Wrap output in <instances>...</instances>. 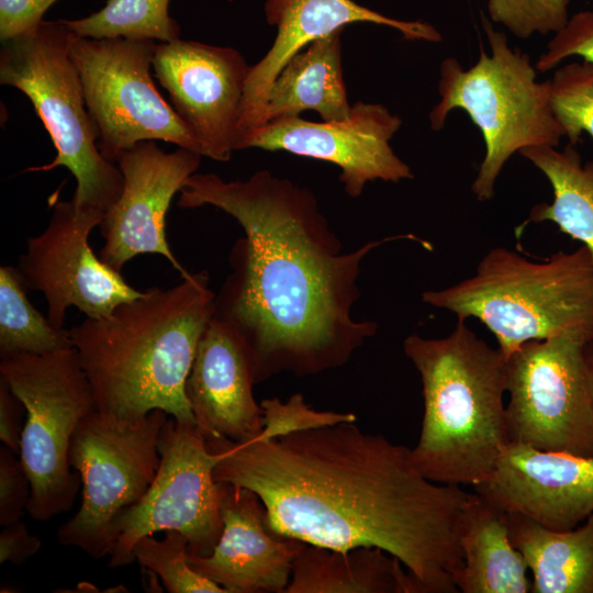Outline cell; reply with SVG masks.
Here are the masks:
<instances>
[{
    "mask_svg": "<svg viewBox=\"0 0 593 593\" xmlns=\"http://www.w3.org/2000/svg\"><path fill=\"white\" fill-rule=\"evenodd\" d=\"M206 444L219 456L215 481L255 492L277 536L340 551L380 548L423 593L458 592V523L468 492L424 477L411 448L355 422Z\"/></svg>",
    "mask_w": 593,
    "mask_h": 593,
    "instance_id": "1",
    "label": "cell"
},
{
    "mask_svg": "<svg viewBox=\"0 0 593 593\" xmlns=\"http://www.w3.org/2000/svg\"><path fill=\"white\" fill-rule=\"evenodd\" d=\"M182 209L212 205L244 231L230 255L231 273L215 295L214 315L247 347L255 383L342 367L377 332L357 321L362 260L372 249L413 234L389 236L344 253L313 192L268 170L225 181L193 174L177 201Z\"/></svg>",
    "mask_w": 593,
    "mask_h": 593,
    "instance_id": "2",
    "label": "cell"
},
{
    "mask_svg": "<svg viewBox=\"0 0 593 593\" xmlns=\"http://www.w3.org/2000/svg\"><path fill=\"white\" fill-rule=\"evenodd\" d=\"M214 313L215 294L203 270L72 326L71 345L97 411L135 418L159 409L177 422L197 424L186 381Z\"/></svg>",
    "mask_w": 593,
    "mask_h": 593,
    "instance_id": "3",
    "label": "cell"
},
{
    "mask_svg": "<svg viewBox=\"0 0 593 593\" xmlns=\"http://www.w3.org/2000/svg\"><path fill=\"white\" fill-rule=\"evenodd\" d=\"M422 381L424 415L412 460L427 479L477 485L510 443L506 358L458 320L443 338L417 334L403 342Z\"/></svg>",
    "mask_w": 593,
    "mask_h": 593,
    "instance_id": "4",
    "label": "cell"
},
{
    "mask_svg": "<svg viewBox=\"0 0 593 593\" xmlns=\"http://www.w3.org/2000/svg\"><path fill=\"white\" fill-rule=\"evenodd\" d=\"M422 300L458 320H479L505 358L529 340L593 339V258L583 245L540 261L495 247L472 277L425 291Z\"/></svg>",
    "mask_w": 593,
    "mask_h": 593,
    "instance_id": "5",
    "label": "cell"
},
{
    "mask_svg": "<svg viewBox=\"0 0 593 593\" xmlns=\"http://www.w3.org/2000/svg\"><path fill=\"white\" fill-rule=\"evenodd\" d=\"M482 19L491 53L480 47L478 61L468 69L454 57L441 61L440 100L429 113V124L439 131L447 115L461 109L479 127L485 155L471 189L479 201H488L515 153L533 146L557 147L566 134L551 109L549 80L538 81L529 56L512 49L505 33Z\"/></svg>",
    "mask_w": 593,
    "mask_h": 593,
    "instance_id": "6",
    "label": "cell"
},
{
    "mask_svg": "<svg viewBox=\"0 0 593 593\" xmlns=\"http://www.w3.org/2000/svg\"><path fill=\"white\" fill-rule=\"evenodd\" d=\"M74 33L58 21L1 42L0 83L23 92L48 132L55 158L25 171L66 167L75 177L71 199L78 211L103 214L116 202L123 175L98 148L78 71L69 55Z\"/></svg>",
    "mask_w": 593,
    "mask_h": 593,
    "instance_id": "7",
    "label": "cell"
},
{
    "mask_svg": "<svg viewBox=\"0 0 593 593\" xmlns=\"http://www.w3.org/2000/svg\"><path fill=\"white\" fill-rule=\"evenodd\" d=\"M0 378L26 409L19 452L31 482L26 512L46 522L74 505L81 479L70 470V440L94 396L72 347L3 357Z\"/></svg>",
    "mask_w": 593,
    "mask_h": 593,
    "instance_id": "8",
    "label": "cell"
},
{
    "mask_svg": "<svg viewBox=\"0 0 593 593\" xmlns=\"http://www.w3.org/2000/svg\"><path fill=\"white\" fill-rule=\"evenodd\" d=\"M167 416L156 409L122 418L96 409L80 421L70 440L69 462L81 479V504L57 530L59 544L93 559L111 553L116 519L144 496L156 477Z\"/></svg>",
    "mask_w": 593,
    "mask_h": 593,
    "instance_id": "9",
    "label": "cell"
},
{
    "mask_svg": "<svg viewBox=\"0 0 593 593\" xmlns=\"http://www.w3.org/2000/svg\"><path fill=\"white\" fill-rule=\"evenodd\" d=\"M510 441L593 457V339L524 343L506 358Z\"/></svg>",
    "mask_w": 593,
    "mask_h": 593,
    "instance_id": "10",
    "label": "cell"
},
{
    "mask_svg": "<svg viewBox=\"0 0 593 593\" xmlns=\"http://www.w3.org/2000/svg\"><path fill=\"white\" fill-rule=\"evenodd\" d=\"M156 45L148 40L71 37L69 55L98 133V148L112 163L145 141H163L202 156L200 144L153 81Z\"/></svg>",
    "mask_w": 593,
    "mask_h": 593,
    "instance_id": "11",
    "label": "cell"
},
{
    "mask_svg": "<svg viewBox=\"0 0 593 593\" xmlns=\"http://www.w3.org/2000/svg\"><path fill=\"white\" fill-rule=\"evenodd\" d=\"M160 463L144 496L116 519L110 568L134 562L136 542L156 532L177 530L188 539L189 553L210 555L223 521L214 468L219 456L192 423L167 418L158 440Z\"/></svg>",
    "mask_w": 593,
    "mask_h": 593,
    "instance_id": "12",
    "label": "cell"
},
{
    "mask_svg": "<svg viewBox=\"0 0 593 593\" xmlns=\"http://www.w3.org/2000/svg\"><path fill=\"white\" fill-rule=\"evenodd\" d=\"M102 219L100 213L78 211L71 200L59 201L46 228L29 237L26 251L20 256L16 269L23 283L44 294L46 316L58 328H64L70 306L86 317L101 318L144 294L90 248V232Z\"/></svg>",
    "mask_w": 593,
    "mask_h": 593,
    "instance_id": "13",
    "label": "cell"
},
{
    "mask_svg": "<svg viewBox=\"0 0 593 593\" xmlns=\"http://www.w3.org/2000/svg\"><path fill=\"white\" fill-rule=\"evenodd\" d=\"M155 77L202 156L228 161L237 150L238 123L250 66L235 48L182 38L157 43Z\"/></svg>",
    "mask_w": 593,
    "mask_h": 593,
    "instance_id": "14",
    "label": "cell"
},
{
    "mask_svg": "<svg viewBox=\"0 0 593 593\" xmlns=\"http://www.w3.org/2000/svg\"><path fill=\"white\" fill-rule=\"evenodd\" d=\"M400 116L379 103L358 101L340 121L312 122L300 115L271 119L247 138L245 148L284 150L340 168L339 180L351 198H358L374 180L412 179L410 166L392 149Z\"/></svg>",
    "mask_w": 593,
    "mask_h": 593,
    "instance_id": "15",
    "label": "cell"
},
{
    "mask_svg": "<svg viewBox=\"0 0 593 593\" xmlns=\"http://www.w3.org/2000/svg\"><path fill=\"white\" fill-rule=\"evenodd\" d=\"M201 157L182 147L167 153L155 141L119 154L115 164L124 178L123 190L98 226L104 239L99 257L105 265L121 272L135 256L158 254L181 277L188 275L166 239V214L175 194L199 169Z\"/></svg>",
    "mask_w": 593,
    "mask_h": 593,
    "instance_id": "16",
    "label": "cell"
},
{
    "mask_svg": "<svg viewBox=\"0 0 593 593\" xmlns=\"http://www.w3.org/2000/svg\"><path fill=\"white\" fill-rule=\"evenodd\" d=\"M473 490L545 528L572 529L593 514V457L510 441L492 472Z\"/></svg>",
    "mask_w": 593,
    "mask_h": 593,
    "instance_id": "17",
    "label": "cell"
},
{
    "mask_svg": "<svg viewBox=\"0 0 593 593\" xmlns=\"http://www.w3.org/2000/svg\"><path fill=\"white\" fill-rule=\"evenodd\" d=\"M268 24L277 35L265 56L250 66L238 123L237 149L266 123L269 90L283 66L312 42L347 24L373 23L398 30L405 40L440 42V33L429 23L385 16L353 0H266Z\"/></svg>",
    "mask_w": 593,
    "mask_h": 593,
    "instance_id": "18",
    "label": "cell"
},
{
    "mask_svg": "<svg viewBox=\"0 0 593 593\" xmlns=\"http://www.w3.org/2000/svg\"><path fill=\"white\" fill-rule=\"evenodd\" d=\"M223 530L208 556L188 555L189 564L227 593H282L292 564L306 544L273 534L259 496L217 482Z\"/></svg>",
    "mask_w": 593,
    "mask_h": 593,
    "instance_id": "19",
    "label": "cell"
},
{
    "mask_svg": "<svg viewBox=\"0 0 593 593\" xmlns=\"http://www.w3.org/2000/svg\"><path fill=\"white\" fill-rule=\"evenodd\" d=\"M254 373L236 331L213 315L197 347L186 395L205 437L247 441L264 428V409L254 396Z\"/></svg>",
    "mask_w": 593,
    "mask_h": 593,
    "instance_id": "20",
    "label": "cell"
},
{
    "mask_svg": "<svg viewBox=\"0 0 593 593\" xmlns=\"http://www.w3.org/2000/svg\"><path fill=\"white\" fill-rule=\"evenodd\" d=\"M462 567L454 577L462 593H529L533 581L510 538L508 513L481 494L468 493L458 523Z\"/></svg>",
    "mask_w": 593,
    "mask_h": 593,
    "instance_id": "21",
    "label": "cell"
},
{
    "mask_svg": "<svg viewBox=\"0 0 593 593\" xmlns=\"http://www.w3.org/2000/svg\"><path fill=\"white\" fill-rule=\"evenodd\" d=\"M284 593H423L394 556L380 548L346 551L305 545Z\"/></svg>",
    "mask_w": 593,
    "mask_h": 593,
    "instance_id": "22",
    "label": "cell"
},
{
    "mask_svg": "<svg viewBox=\"0 0 593 593\" xmlns=\"http://www.w3.org/2000/svg\"><path fill=\"white\" fill-rule=\"evenodd\" d=\"M342 33L339 30L312 42L283 66L268 93L266 122L309 110L326 122L350 115L353 105L342 67Z\"/></svg>",
    "mask_w": 593,
    "mask_h": 593,
    "instance_id": "23",
    "label": "cell"
},
{
    "mask_svg": "<svg viewBox=\"0 0 593 593\" xmlns=\"http://www.w3.org/2000/svg\"><path fill=\"white\" fill-rule=\"evenodd\" d=\"M508 529L533 574L532 593H593V514L572 529L552 530L508 513Z\"/></svg>",
    "mask_w": 593,
    "mask_h": 593,
    "instance_id": "24",
    "label": "cell"
},
{
    "mask_svg": "<svg viewBox=\"0 0 593 593\" xmlns=\"http://www.w3.org/2000/svg\"><path fill=\"white\" fill-rule=\"evenodd\" d=\"M519 154L546 176L553 199L551 203L533 206L528 217L516 227V236L529 223L549 221L582 243L593 258V159L583 163L575 145L570 143L562 150L533 146Z\"/></svg>",
    "mask_w": 593,
    "mask_h": 593,
    "instance_id": "25",
    "label": "cell"
},
{
    "mask_svg": "<svg viewBox=\"0 0 593 593\" xmlns=\"http://www.w3.org/2000/svg\"><path fill=\"white\" fill-rule=\"evenodd\" d=\"M16 267H0V356L48 354L72 347L70 332L52 324L30 302Z\"/></svg>",
    "mask_w": 593,
    "mask_h": 593,
    "instance_id": "26",
    "label": "cell"
},
{
    "mask_svg": "<svg viewBox=\"0 0 593 593\" xmlns=\"http://www.w3.org/2000/svg\"><path fill=\"white\" fill-rule=\"evenodd\" d=\"M170 1L107 0L103 8L88 16L61 21L81 37L168 43L181 38L180 25L169 14Z\"/></svg>",
    "mask_w": 593,
    "mask_h": 593,
    "instance_id": "27",
    "label": "cell"
},
{
    "mask_svg": "<svg viewBox=\"0 0 593 593\" xmlns=\"http://www.w3.org/2000/svg\"><path fill=\"white\" fill-rule=\"evenodd\" d=\"M163 540L153 535L141 538L133 549L134 561L157 575L169 593H227L189 564L188 539L183 534L167 530Z\"/></svg>",
    "mask_w": 593,
    "mask_h": 593,
    "instance_id": "28",
    "label": "cell"
},
{
    "mask_svg": "<svg viewBox=\"0 0 593 593\" xmlns=\"http://www.w3.org/2000/svg\"><path fill=\"white\" fill-rule=\"evenodd\" d=\"M550 104L569 143L577 145L583 132L593 138V64L570 63L549 80Z\"/></svg>",
    "mask_w": 593,
    "mask_h": 593,
    "instance_id": "29",
    "label": "cell"
},
{
    "mask_svg": "<svg viewBox=\"0 0 593 593\" xmlns=\"http://www.w3.org/2000/svg\"><path fill=\"white\" fill-rule=\"evenodd\" d=\"M569 0H488L490 18L515 36L557 33L568 22Z\"/></svg>",
    "mask_w": 593,
    "mask_h": 593,
    "instance_id": "30",
    "label": "cell"
},
{
    "mask_svg": "<svg viewBox=\"0 0 593 593\" xmlns=\"http://www.w3.org/2000/svg\"><path fill=\"white\" fill-rule=\"evenodd\" d=\"M573 56L593 64V10L580 11L569 18L567 24L555 33L535 67L546 72Z\"/></svg>",
    "mask_w": 593,
    "mask_h": 593,
    "instance_id": "31",
    "label": "cell"
},
{
    "mask_svg": "<svg viewBox=\"0 0 593 593\" xmlns=\"http://www.w3.org/2000/svg\"><path fill=\"white\" fill-rule=\"evenodd\" d=\"M8 447L0 448V524L20 521L31 497V482L20 458Z\"/></svg>",
    "mask_w": 593,
    "mask_h": 593,
    "instance_id": "32",
    "label": "cell"
},
{
    "mask_svg": "<svg viewBox=\"0 0 593 593\" xmlns=\"http://www.w3.org/2000/svg\"><path fill=\"white\" fill-rule=\"evenodd\" d=\"M58 0H0V40L5 42L35 30Z\"/></svg>",
    "mask_w": 593,
    "mask_h": 593,
    "instance_id": "33",
    "label": "cell"
},
{
    "mask_svg": "<svg viewBox=\"0 0 593 593\" xmlns=\"http://www.w3.org/2000/svg\"><path fill=\"white\" fill-rule=\"evenodd\" d=\"M24 414H26L24 404L0 378V439L15 454L20 452Z\"/></svg>",
    "mask_w": 593,
    "mask_h": 593,
    "instance_id": "34",
    "label": "cell"
},
{
    "mask_svg": "<svg viewBox=\"0 0 593 593\" xmlns=\"http://www.w3.org/2000/svg\"><path fill=\"white\" fill-rule=\"evenodd\" d=\"M41 544L21 521L4 525L0 534V562L22 564L40 550Z\"/></svg>",
    "mask_w": 593,
    "mask_h": 593,
    "instance_id": "35",
    "label": "cell"
}]
</instances>
